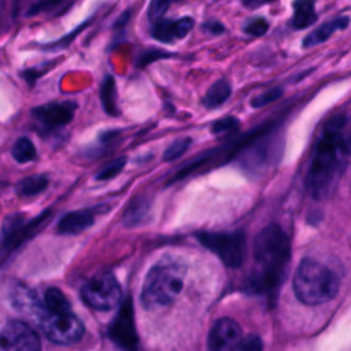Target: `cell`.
I'll list each match as a JSON object with an SVG mask.
<instances>
[{"instance_id":"1","label":"cell","mask_w":351,"mask_h":351,"mask_svg":"<svg viewBox=\"0 0 351 351\" xmlns=\"http://www.w3.org/2000/svg\"><path fill=\"white\" fill-rule=\"evenodd\" d=\"M344 117L332 118L324 128L306 174V189L314 199H326L335 191L351 155V134L344 132Z\"/></svg>"},{"instance_id":"2","label":"cell","mask_w":351,"mask_h":351,"mask_svg":"<svg viewBox=\"0 0 351 351\" xmlns=\"http://www.w3.org/2000/svg\"><path fill=\"white\" fill-rule=\"evenodd\" d=\"M289 255L291 244L287 233L274 223L263 228L254 241L258 270L250 280V289L252 292H273L278 288Z\"/></svg>"},{"instance_id":"3","label":"cell","mask_w":351,"mask_h":351,"mask_svg":"<svg viewBox=\"0 0 351 351\" xmlns=\"http://www.w3.org/2000/svg\"><path fill=\"white\" fill-rule=\"evenodd\" d=\"M186 267L173 258L163 259L154 265L144 280L141 303L145 308H160L169 306L180 295Z\"/></svg>"},{"instance_id":"4","label":"cell","mask_w":351,"mask_h":351,"mask_svg":"<svg viewBox=\"0 0 351 351\" xmlns=\"http://www.w3.org/2000/svg\"><path fill=\"white\" fill-rule=\"evenodd\" d=\"M292 284L296 298L308 306L332 300L340 288L337 274L324 263L311 258L300 261Z\"/></svg>"},{"instance_id":"5","label":"cell","mask_w":351,"mask_h":351,"mask_svg":"<svg viewBox=\"0 0 351 351\" xmlns=\"http://www.w3.org/2000/svg\"><path fill=\"white\" fill-rule=\"evenodd\" d=\"M197 240L213 251L226 266L237 267L245 258V237L241 232H200Z\"/></svg>"},{"instance_id":"6","label":"cell","mask_w":351,"mask_h":351,"mask_svg":"<svg viewBox=\"0 0 351 351\" xmlns=\"http://www.w3.org/2000/svg\"><path fill=\"white\" fill-rule=\"evenodd\" d=\"M36 324L47 339L56 344H73L84 335L82 322L71 313L56 314L45 308L36 319Z\"/></svg>"},{"instance_id":"7","label":"cell","mask_w":351,"mask_h":351,"mask_svg":"<svg viewBox=\"0 0 351 351\" xmlns=\"http://www.w3.org/2000/svg\"><path fill=\"white\" fill-rule=\"evenodd\" d=\"M122 296L121 287L112 274H97L81 289V298L86 306L95 310H111L118 306Z\"/></svg>"},{"instance_id":"8","label":"cell","mask_w":351,"mask_h":351,"mask_svg":"<svg viewBox=\"0 0 351 351\" xmlns=\"http://www.w3.org/2000/svg\"><path fill=\"white\" fill-rule=\"evenodd\" d=\"M77 110L75 101H52L32 110V117L40 133H49L67 125Z\"/></svg>"},{"instance_id":"9","label":"cell","mask_w":351,"mask_h":351,"mask_svg":"<svg viewBox=\"0 0 351 351\" xmlns=\"http://www.w3.org/2000/svg\"><path fill=\"white\" fill-rule=\"evenodd\" d=\"M0 351H41V341L27 324L11 319L0 329Z\"/></svg>"},{"instance_id":"10","label":"cell","mask_w":351,"mask_h":351,"mask_svg":"<svg viewBox=\"0 0 351 351\" xmlns=\"http://www.w3.org/2000/svg\"><path fill=\"white\" fill-rule=\"evenodd\" d=\"M108 335L112 339L114 343L118 344L119 348L123 351H136L137 350V333L134 328V319H133V308H132V300L128 299L117 318L112 321V324L108 328Z\"/></svg>"},{"instance_id":"11","label":"cell","mask_w":351,"mask_h":351,"mask_svg":"<svg viewBox=\"0 0 351 351\" xmlns=\"http://www.w3.org/2000/svg\"><path fill=\"white\" fill-rule=\"evenodd\" d=\"M243 335L240 325L228 317L214 322L208 333V351H237Z\"/></svg>"},{"instance_id":"12","label":"cell","mask_w":351,"mask_h":351,"mask_svg":"<svg viewBox=\"0 0 351 351\" xmlns=\"http://www.w3.org/2000/svg\"><path fill=\"white\" fill-rule=\"evenodd\" d=\"M193 19L191 16H184L180 19H159L154 25L151 34L155 40L160 43H174L184 38L193 27Z\"/></svg>"},{"instance_id":"13","label":"cell","mask_w":351,"mask_h":351,"mask_svg":"<svg viewBox=\"0 0 351 351\" xmlns=\"http://www.w3.org/2000/svg\"><path fill=\"white\" fill-rule=\"evenodd\" d=\"M51 217V210H47L41 213L38 217L32 219L27 223H21L16 228L4 232V240H3V254L11 252L15 248H18L25 240L32 237L34 233L38 232V229L45 223V221Z\"/></svg>"},{"instance_id":"14","label":"cell","mask_w":351,"mask_h":351,"mask_svg":"<svg viewBox=\"0 0 351 351\" xmlns=\"http://www.w3.org/2000/svg\"><path fill=\"white\" fill-rule=\"evenodd\" d=\"M11 302L18 311L29 315L34 322L38 315L45 310V306L40 302L37 295L30 288L23 285H15L12 288Z\"/></svg>"},{"instance_id":"15","label":"cell","mask_w":351,"mask_h":351,"mask_svg":"<svg viewBox=\"0 0 351 351\" xmlns=\"http://www.w3.org/2000/svg\"><path fill=\"white\" fill-rule=\"evenodd\" d=\"M95 222L93 210H77L67 213L58 223V232L62 234H77L92 226Z\"/></svg>"},{"instance_id":"16","label":"cell","mask_w":351,"mask_h":351,"mask_svg":"<svg viewBox=\"0 0 351 351\" xmlns=\"http://www.w3.org/2000/svg\"><path fill=\"white\" fill-rule=\"evenodd\" d=\"M348 23H350V18H347V16H340V18H336V19H333V21H330V22H326V23L321 25L319 27L314 29L313 32H310V33L304 37V40H303V43H302L303 48H310V47H314V45H317V44L324 43V41L328 40L335 32L347 27Z\"/></svg>"},{"instance_id":"17","label":"cell","mask_w":351,"mask_h":351,"mask_svg":"<svg viewBox=\"0 0 351 351\" xmlns=\"http://www.w3.org/2000/svg\"><path fill=\"white\" fill-rule=\"evenodd\" d=\"M315 0H295L291 25L293 29H304L317 21L314 10Z\"/></svg>"},{"instance_id":"18","label":"cell","mask_w":351,"mask_h":351,"mask_svg":"<svg viewBox=\"0 0 351 351\" xmlns=\"http://www.w3.org/2000/svg\"><path fill=\"white\" fill-rule=\"evenodd\" d=\"M100 100L103 110L110 117H118V104H117V84L112 75H106L100 85Z\"/></svg>"},{"instance_id":"19","label":"cell","mask_w":351,"mask_h":351,"mask_svg":"<svg viewBox=\"0 0 351 351\" xmlns=\"http://www.w3.org/2000/svg\"><path fill=\"white\" fill-rule=\"evenodd\" d=\"M230 96V85L226 80H218L214 82L203 97V106L206 108H217L223 104Z\"/></svg>"},{"instance_id":"20","label":"cell","mask_w":351,"mask_h":351,"mask_svg":"<svg viewBox=\"0 0 351 351\" xmlns=\"http://www.w3.org/2000/svg\"><path fill=\"white\" fill-rule=\"evenodd\" d=\"M49 184V180L47 176L44 174H34V176H29L26 178H23L18 186L16 191L21 196H36L38 193H41Z\"/></svg>"},{"instance_id":"21","label":"cell","mask_w":351,"mask_h":351,"mask_svg":"<svg viewBox=\"0 0 351 351\" xmlns=\"http://www.w3.org/2000/svg\"><path fill=\"white\" fill-rule=\"evenodd\" d=\"M44 306L51 313H56V314L70 313V303L58 288H49L45 292Z\"/></svg>"},{"instance_id":"22","label":"cell","mask_w":351,"mask_h":351,"mask_svg":"<svg viewBox=\"0 0 351 351\" xmlns=\"http://www.w3.org/2000/svg\"><path fill=\"white\" fill-rule=\"evenodd\" d=\"M11 155L18 163H27L37 158V151L30 138L21 137L14 143L11 148Z\"/></svg>"},{"instance_id":"23","label":"cell","mask_w":351,"mask_h":351,"mask_svg":"<svg viewBox=\"0 0 351 351\" xmlns=\"http://www.w3.org/2000/svg\"><path fill=\"white\" fill-rule=\"evenodd\" d=\"M148 208H149V200L147 197L144 196L136 197L125 210V214H123L125 223L136 225L137 222L141 221V218L145 215Z\"/></svg>"},{"instance_id":"24","label":"cell","mask_w":351,"mask_h":351,"mask_svg":"<svg viewBox=\"0 0 351 351\" xmlns=\"http://www.w3.org/2000/svg\"><path fill=\"white\" fill-rule=\"evenodd\" d=\"M192 143L191 137H181L174 140L163 152V160L170 162V160H176L177 158H180L181 155H184L186 152V149L189 148Z\"/></svg>"},{"instance_id":"25","label":"cell","mask_w":351,"mask_h":351,"mask_svg":"<svg viewBox=\"0 0 351 351\" xmlns=\"http://www.w3.org/2000/svg\"><path fill=\"white\" fill-rule=\"evenodd\" d=\"M126 165V158L125 156H121V158H117L114 159L112 162L107 163L104 167H101L99 170V173L96 174V180H100V181H107V180H111L114 178L115 176H118L123 166Z\"/></svg>"},{"instance_id":"26","label":"cell","mask_w":351,"mask_h":351,"mask_svg":"<svg viewBox=\"0 0 351 351\" xmlns=\"http://www.w3.org/2000/svg\"><path fill=\"white\" fill-rule=\"evenodd\" d=\"M237 128H239V121L233 117H226V118L215 121L211 126V132L215 136H226V134L236 132Z\"/></svg>"},{"instance_id":"27","label":"cell","mask_w":351,"mask_h":351,"mask_svg":"<svg viewBox=\"0 0 351 351\" xmlns=\"http://www.w3.org/2000/svg\"><path fill=\"white\" fill-rule=\"evenodd\" d=\"M174 1H180V0H151L149 8H148L149 19L159 21L162 18V15L167 11L169 5Z\"/></svg>"},{"instance_id":"28","label":"cell","mask_w":351,"mask_h":351,"mask_svg":"<svg viewBox=\"0 0 351 351\" xmlns=\"http://www.w3.org/2000/svg\"><path fill=\"white\" fill-rule=\"evenodd\" d=\"M267 27H269V25L263 18H255L244 26V32L250 36L259 37L267 32Z\"/></svg>"},{"instance_id":"29","label":"cell","mask_w":351,"mask_h":351,"mask_svg":"<svg viewBox=\"0 0 351 351\" xmlns=\"http://www.w3.org/2000/svg\"><path fill=\"white\" fill-rule=\"evenodd\" d=\"M63 1L66 0H37L36 3H33L30 5V8L27 10V15L29 16H33L36 14H40V12H45L53 7H58L60 5Z\"/></svg>"},{"instance_id":"30","label":"cell","mask_w":351,"mask_h":351,"mask_svg":"<svg viewBox=\"0 0 351 351\" xmlns=\"http://www.w3.org/2000/svg\"><path fill=\"white\" fill-rule=\"evenodd\" d=\"M281 92H282L281 88H273V89H270V90H266V92H263L262 95L254 97L252 101H251V104H252L254 107L266 106V104H269L270 101H274L276 99H278V97L281 96Z\"/></svg>"},{"instance_id":"31","label":"cell","mask_w":351,"mask_h":351,"mask_svg":"<svg viewBox=\"0 0 351 351\" xmlns=\"http://www.w3.org/2000/svg\"><path fill=\"white\" fill-rule=\"evenodd\" d=\"M263 343L259 336L256 335H248L247 337L241 339V343L237 348V351H262Z\"/></svg>"},{"instance_id":"32","label":"cell","mask_w":351,"mask_h":351,"mask_svg":"<svg viewBox=\"0 0 351 351\" xmlns=\"http://www.w3.org/2000/svg\"><path fill=\"white\" fill-rule=\"evenodd\" d=\"M169 53L166 52H160V51H156V49H149V51H145L143 52L138 58H137V66L138 67H145L147 64L160 59V58H167Z\"/></svg>"},{"instance_id":"33","label":"cell","mask_w":351,"mask_h":351,"mask_svg":"<svg viewBox=\"0 0 351 351\" xmlns=\"http://www.w3.org/2000/svg\"><path fill=\"white\" fill-rule=\"evenodd\" d=\"M204 29L213 34H219V33H223L225 30V27L219 22H208L204 25Z\"/></svg>"},{"instance_id":"34","label":"cell","mask_w":351,"mask_h":351,"mask_svg":"<svg viewBox=\"0 0 351 351\" xmlns=\"http://www.w3.org/2000/svg\"><path fill=\"white\" fill-rule=\"evenodd\" d=\"M241 1L247 8H258V7H261L263 4H267L273 0H241Z\"/></svg>"},{"instance_id":"35","label":"cell","mask_w":351,"mask_h":351,"mask_svg":"<svg viewBox=\"0 0 351 351\" xmlns=\"http://www.w3.org/2000/svg\"><path fill=\"white\" fill-rule=\"evenodd\" d=\"M129 19H130V11L128 10V11H125V12L118 18V21L114 23V27H122Z\"/></svg>"},{"instance_id":"36","label":"cell","mask_w":351,"mask_h":351,"mask_svg":"<svg viewBox=\"0 0 351 351\" xmlns=\"http://www.w3.org/2000/svg\"><path fill=\"white\" fill-rule=\"evenodd\" d=\"M16 1H19V0H16Z\"/></svg>"}]
</instances>
